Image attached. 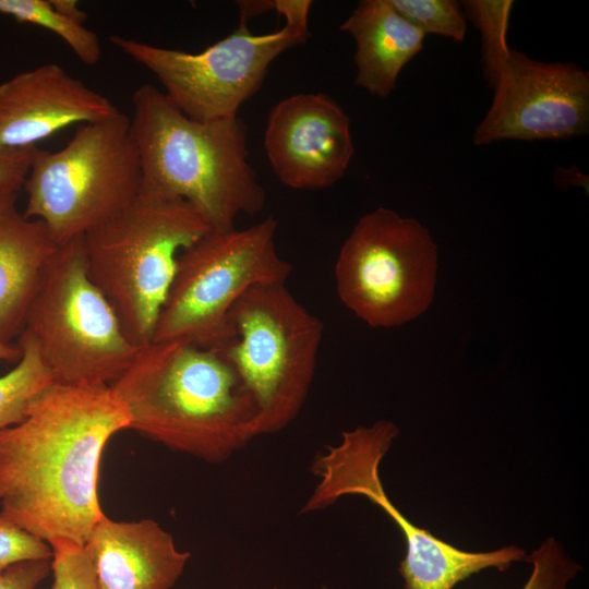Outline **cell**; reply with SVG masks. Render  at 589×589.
Returning a JSON list of instances; mask_svg holds the SVG:
<instances>
[{
    "mask_svg": "<svg viewBox=\"0 0 589 589\" xmlns=\"http://www.w3.org/2000/svg\"><path fill=\"white\" fill-rule=\"evenodd\" d=\"M129 428L110 385L52 382L21 422L0 431V513L49 544L84 546L104 515L97 493L104 448Z\"/></svg>",
    "mask_w": 589,
    "mask_h": 589,
    "instance_id": "obj_1",
    "label": "cell"
},
{
    "mask_svg": "<svg viewBox=\"0 0 589 589\" xmlns=\"http://www.w3.org/2000/svg\"><path fill=\"white\" fill-rule=\"evenodd\" d=\"M110 386L128 410L129 429L206 462H225L259 436L253 397L211 347L151 341Z\"/></svg>",
    "mask_w": 589,
    "mask_h": 589,
    "instance_id": "obj_2",
    "label": "cell"
},
{
    "mask_svg": "<svg viewBox=\"0 0 589 589\" xmlns=\"http://www.w3.org/2000/svg\"><path fill=\"white\" fill-rule=\"evenodd\" d=\"M131 131L141 168V192L183 200L212 231L235 229L255 215L266 193L249 163L248 129L239 118L199 121L185 116L156 86L132 95Z\"/></svg>",
    "mask_w": 589,
    "mask_h": 589,
    "instance_id": "obj_3",
    "label": "cell"
},
{
    "mask_svg": "<svg viewBox=\"0 0 589 589\" xmlns=\"http://www.w3.org/2000/svg\"><path fill=\"white\" fill-rule=\"evenodd\" d=\"M211 231L190 203L140 191L84 236L88 275L136 347L153 339L180 253Z\"/></svg>",
    "mask_w": 589,
    "mask_h": 589,
    "instance_id": "obj_4",
    "label": "cell"
},
{
    "mask_svg": "<svg viewBox=\"0 0 589 589\" xmlns=\"http://www.w3.org/2000/svg\"><path fill=\"white\" fill-rule=\"evenodd\" d=\"M323 330L286 284L256 285L231 308L223 335L209 347L229 361L253 397L257 435L281 431L300 413Z\"/></svg>",
    "mask_w": 589,
    "mask_h": 589,
    "instance_id": "obj_5",
    "label": "cell"
},
{
    "mask_svg": "<svg viewBox=\"0 0 589 589\" xmlns=\"http://www.w3.org/2000/svg\"><path fill=\"white\" fill-rule=\"evenodd\" d=\"M23 188L24 216L43 221L58 245L85 236L140 193L130 118L80 124L56 152L36 147Z\"/></svg>",
    "mask_w": 589,
    "mask_h": 589,
    "instance_id": "obj_6",
    "label": "cell"
},
{
    "mask_svg": "<svg viewBox=\"0 0 589 589\" xmlns=\"http://www.w3.org/2000/svg\"><path fill=\"white\" fill-rule=\"evenodd\" d=\"M23 332L35 341L53 382L65 385L113 383L139 350L88 275L84 236L59 245L49 260Z\"/></svg>",
    "mask_w": 589,
    "mask_h": 589,
    "instance_id": "obj_7",
    "label": "cell"
},
{
    "mask_svg": "<svg viewBox=\"0 0 589 589\" xmlns=\"http://www.w3.org/2000/svg\"><path fill=\"white\" fill-rule=\"evenodd\" d=\"M310 0H275L271 9L285 16L283 27L253 34L240 17L230 35L200 52L155 46L113 35L110 41L152 72L166 97L199 121L238 117L240 107L262 86L272 62L306 40Z\"/></svg>",
    "mask_w": 589,
    "mask_h": 589,
    "instance_id": "obj_8",
    "label": "cell"
},
{
    "mask_svg": "<svg viewBox=\"0 0 589 589\" xmlns=\"http://www.w3.org/2000/svg\"><path fill=\"white\" fill-rule=\"evenodd\" d=\"M276 229L277 221L267 217L245 229L211 231L182 251L152 341L209 347L244 292L286 284L293 267L277 252Z\"/></svg>",
    "mask_w": 589,
    "mask_h": 589,
    "instance_id": "obj_9",
    "label": "cell"
},
{
    "mask_svg": "<svg viewBox=\"0 0 589 589\" xmlns=\"http://www.w3.org/2000/svg\"><path fill=\"white\" fill-rule=\"evenodd\" d=\"M398 430L390 421L345 431L338 445L327 446L313 460L317 482L301 513L332 506L346 495H362L380 506L405 536L407 552L399 563L405 589H453L459 581L485 568L506 570L526 552L515 545L490 552L459 550L412 525L386 495L380 464Z\"/></svg>",
    "mask_w": 589,
    "mask_h": 589,
    "instance_id": "obj_10",
    "label": "cell"
},
{
    "mask_svg": "<svg viewBox=\"0 0 589 589\" xmlns=\"http://www.w3.org/2000/svg\"><path fill=\"white\" fill-rule=\"evenodd\" d=\"M437 247L418 220L386 207L363 215L345 240L336 264L340 301L371 327L389 328L431 304Z\"/></svg>",
    "mask_w": 589,
    "mask_h": 589,
    "instance_id": "obj_11",
    "label": "cell"
},
{
    "mask_svg": "<svg viewBox=\"0 0 589 589\" xmlns=\"http://www.w3.org/2000/svg\"><path fill=\"white\" fill-rule=\"evenodd\" d=\"M492 103L472 141L568 140L588 133L589 73L572 62H542L512 49L491 86Z\"/></svg>",
    "mask_w": 589,
    "mask_h": 589,
    "instance_id": "obj_12",
    "label": "cell"
},
{
    "mask_svg": "<svg viewBox=\"0 0 589 589\" xmlns=\"http://www.w3.org/2000/svg\"><path fill=\"white\" fill-rule=\"evenodd\" d=\"M264 147L277 179L294 190L326 189L346 173L354 154L350 119L324 93H299L269 111Z\"/></svg>",
    "mask_w": 589,
    "mask_h": 589,
    "instance_id": "obj_13",
    "label": "cell"
},
{
    "mask_svg": "<svg viewBox=\"0 0 589 589\" xmlns=\"http://www.w3.org/2000/svg\"><path fill=\"white\" fill-rule=\"evenodd\" d=\"M118 112L109 98L61 65L45 63L0 83V148L37 147L64 128Z\"/></svg>",
    "mask_w": 589,
    "mask_h": 589,
    "instance_id": "obj_14",
    "label": "cell"
},
{
    "mask_svg": "<svg viewBox=\"0 0 589 589\" xmlns=\"http://www.w3.org/2000/svg\"><path fill=\"white\" fill-rule=\"evenodd\" d=\"M84 549L98 589H171L191 557L155 520L118 521L105 514Z\"/></svg>",
    "mask_w": 589,
    "mask_h": 589,
    "instance_id": "obj_15",
    "label": "cell"
},
{
    "mask_svg": "<svg viewBox=\"0 0 589 589\" xmlns=\"http://www.w3.org/2000/svg\"><path fill=\"white\" fill-rule=\"evenodd\" d=\"M17 193L0 194V342L11 345L58 244L45 224L24 216Z\"/></svg>",
    "mask_w": 589,
    "mask_h": 589,
    "instance_id": "obj_16",
    "label": "cell"
},
{
    "mask_svg": "<svg viewBox=\"0 0 589 589\" xmlns=\"http://www.w3.org/2000/svg\"><path fill=\"white\" fill-rule=\"evenodd\" d=\"M340 31L354 40V85L385 98L402 68L423 48L425 35L404 19L389 0H361Z\"/></svg>",
    "mask_w": 589,
    "mask_h": 589,
    "instance_id": "obj_17",
    "label": "cell"
},
{
    "mask_svg": "<svg viewBox=\"0 0 589 589\" xmlns=\"http://www.w3.org/2000/svg\"><path fill=\"white\" fill-rule=\"evenodd\" d=\"M21 358L0 376V431L21 422L32 398L53 382L33 338L25 332L17 338Z\"/></svg>",
    "mask_w": 589,
    "mask_h": 589,
    "instance_id": "obj_18",
    "label": "cell"
},
{
    "mask_svg": "<svg viewBox=\"0 0 589 589\" xmlns=\"http://www.w3.org/2000/svg\"><path fill=\"white\" fill-rule=\"evenodd\" d=\"M0 13L50 31L87 65H95L101 58L97 34L58 13L49 0H0Z\"/></svg>",
    "mask_w": 589,
    "mask_h": 589,
    "instance_id": "obj_19",
    "label": "cell"
},
{
    "mask_svg": "<svg viewBox=\"0 0 589 589\" xmlns=\"http://www.w3.org/2000/svg\"><path fill=\"white\" fill-rule=\"evenodd\" d=\"M513 3L509 0L461 2L466 17H469L480 32L484 76L490 86L512 52L507 44V31Z\"/></svg>",
    "mask_w": 589,
    "mask_h": 589,
    "instance_id": "obj_20",
    "label": "cell"
},
{
    "mask_svg": "<svg viewBox=\"0 0 589 589\" xmlns=\"http://www.w3.org/2000/svg\"><path fill=\"white\" fill-rule=\"evenodd\" d=\"M394 9L424 35L464 41L467 32L461 3L454 0H389Z\"/></svg>",
    "mask_w": 589,
    "mask_h": 589,
    "instance_id": "obj_21",
    "label": "cell"
},
{
    "mask_svg": "<svg viewBox=\"0 0 589 589\" xmlns=\"http://www.w3.org/2000/svg\"><path fill=\"white\" fill-rule=\"evenodd\" d=\"M524 561L532 565V570L522 589H565L580 569L553 538L526 555Z\"/></svg>",
    "mask_w": 589,
    "mask_h": 589,
    "instance_id": "obj_22",
    "label": "cell"
},
{
    "mask_svg": "<svg viewBox=\"0 0 589 589\" xmlns=\"http://www.w3.org/2000/svg\"><path fill=\"white\" fill-rule=\"evenodd\" d=\"M52 549L51 589H98L84 546L70 541H55Z\"/></svg>",
    "mask_w": 589,
    "mask_h": 589,
    "instance_id": "obj_23",
    "label": "cell"
},
{
    "mask_svg": "<svg viewBox=\"0 0 589 589\" xmlns=\"http://www.w3.org/2000/svg\"><path fill=\"white\" fill-rule=\"evenodd\" d=\"M50 544L0 513V574L24 562L51 561Z\"/></svg>",
    "mask_w": 589,
    "mask_h": 589,
    "instance_id": "obj_24",
    "label": "cell"
},
{
    "mask_svg": "<svg viewBox=\"0 0 589 589\" xmlns=\"http://www.w3.org/2000/svg\"><path fill=\"white\" fill-rule=\"evenodd\" d=\"M36 147L0 148V194L23 188Z\"/></svg>",
    "mask_w": 589,
    "mask_h": 589,
    "instance_id": "obj_25",
    "label": "cell"
},
{
    "mask_svg": "<svg viewBox=\"0 0 589 589\" xmlns=\"http://www.w3.org/2000/svg\"><path fill=\"white\" fill-rule=\"evenodd\" d=\"M51 572V561L15 564L0 574V589H36Z\"/></svg>",
    "mask_w": 589,
    "mask_h": 589,
    "instance_id": "obj_26",
    "label": "cell"
},
{
    "mask_svg": "<svg viewBox=\"0 0 589 589\" xmlns=\"http://www.w3.org/2000/svg\"><path fill=\"white\" fill-rule=\"evenodd\" d=\"M52 8L67 19L84 25L87 13L80 9L77 1L74 0H49Z\"/></svg>",
    "mask_w": 589,
    "mask_h": 589,
    "instance_id": "obj_27",
    "label": "cell"
},
{
    "mask_svg": "<svg viewBox=\"0 0 589 589\" xmlns=\"http://www.w3.org/2000/svg\"><path fill=\"white\" fill-rule=\"evenodd\" d=\"M21 358V350L17 345L0 342V361L17 362Z\"/></svg>",
    "mask_w": 589,
    "mask_h": 589,
    "instance_id": "obj_28",
    "label": "cell"
},
{
    "mask_svg": "<svg viewBox=\"0 0 589 589\" xmlns=\"http://www.w3.org/2000/svg\"><path fill=\"white\" fill-rule=\"evenodd\" d=\"M272 589H279V588H272Z\"/></svg>",
    "mask_w": 589,
    "mask_h": 589,
    "instance_id": "obj_29",
    "label": "cell"
}]
</instances>
